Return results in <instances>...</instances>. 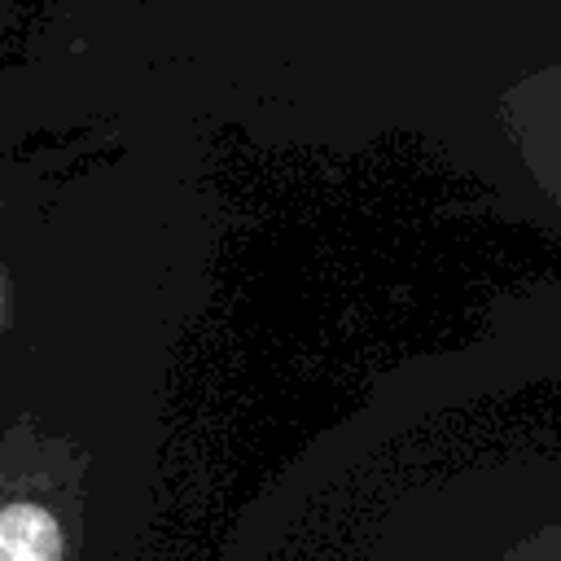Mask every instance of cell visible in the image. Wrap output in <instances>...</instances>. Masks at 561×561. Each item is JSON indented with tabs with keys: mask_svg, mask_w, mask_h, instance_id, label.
Wrapping results in <instances>:
<instances>
[{
	"mask_svg": "<svg viewBox=\"0 0 561 561\" xmlns=\"http://www.w3.org/2000/svg\"><path fill=\"white\" fill-rule=\"evenodd\" d=\"M500 561H561V522L526 535L522 543H513Z\"/></svg>",
	"mask_w": 561,
	"mask_h": 561,
	"instance_id": "3",
	"label": "cell"
},
{
	"mask_svg": "<svg viewBox=\"0 0 561 561\" xmlns=\"http://www.w3.org/2000/svg\"><path fill=\"white\" fill-rule=\"evenodd\" d=\"M0 561H66L61 513L39 495L0 504Z\"/></svg>",
	"mask_w": 561,
	"mask_h": 561,
	"instance_id": "2",
	"label": "cell"
},
{
	"mask_svg": "<svg viewBox=\"0 0 561 561\" xmlns=\"http://www.w3.org/2000/svg\"><path fill=\"white\" fill-rule=\"evenodd\" d=\"M500 118L535 184L561 202V61L517 79L500 96Z\"/></svg>",
	"mask_w": 561,
	"mask_h": 561,
	"instance_id": "1",
	"label": "cell"
}]
</instances>
